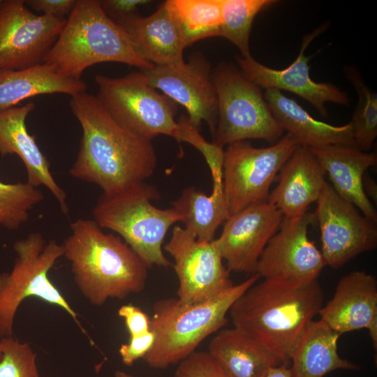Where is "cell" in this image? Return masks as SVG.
I'll return each mask as SVG.
<instances>
[{"label":"cell","instance_id":"obj_25","mask_svg":"<svg viewBox=\"0 0 377 377\" xmlns=\"http://www.w3.org/2000/svg\"><path fill=\"white\" fill-rule=\"evenodd\" d=\"M340 336L320 319L310 322L291 355L293 376L324 377L338 369H359V365L339 356L337 343Z\"/></svg>","mask_w":377,"mask_h":377},{"label":"cell","instance_id":"obj_35","mask_svg":"<svg viewBox=\"0 0 377 377\" xmlns=\"http://www.w3.org/2000/svg\"><path fill=\"white\" fill-rule=\"evenodd\" d=\"M155 335L150 330L148 333L129 339L126 343H123L119 348V353L124 364L132 366L137 360L144 358L151 349Z\"/></svg>","mask_w":377,"mask_h":377},{"label":"cell","instance_id":"obj_5","mask_svg":"<svg viewBox=\"0 0 377 377\" xmlns=\"http://www.w3.org/2000/svg\"><path fill=\"white\" fill-rule=\"evenodd\" d=\"M260 278L258 274H253L205 302L186 304L177 297L156 301L150 318L155 339L143 358L146 364L154 369H165L191 355L206 338L226 325L233 303Z\"/></svg>","mask_w":377,"mask_h":377},{"label":"cell","instance_id":"obj_19","mask_svg":"<svg viewBox=\"0 0 377 377\" xmlns=\"http://www.w3.org/2000/svg\"><path fill=\"white\" fill-rule=\"evenodd\" d=\"M34 102L0 111V155L16 154L24 163L27 182L44 186L57 201L61 211L68 213L66 193L54 179L50 163L27 128L26 119L34 109Z\"/></svg>","mask_w":377,"mask_h":377},{"label":"cell","instance_id":"obj_39","mask_svg":"<svg viewBox=\"0 0 377 377\" xmlns=\"http://www.w3.org/2000/svg\"><path fill=\"white\" fill-rule=\"evenodd\" d=\"M363 189L364 191L369 199L371 198L375 204L377 203V184L376 181L367 174L363 177Z\"/></svg>","mask_w":377,"mask_h":377},{"label":"cell","instance_id":"obj_23","mask_svg":"<svg viewBox=\"0 0 377 377\" xmlns=\"http://www.w3.org/2000/svg\"><path fill=\"white\" fill-rule=\"evenodd\" d=\"M264 97L277 122L299 146L309 149L329 145L355 147L349 122L334 126L318 121L297 102L276 89H265Z\"/></svg>","mask_w":377,"mask_h":377},{"label":"cell","instance_id":"obj_16","mask_svg":"<svg viewBox=\"0 0 377 377\" xmlns=\"http://www.w3.org/2000/svg\"><path fill=\"white\" fill-rule=\"evenodd\" d=\"M283 219L279 210L267 201L229 216L220 236L214 239L228 271L255 274L261 253Z\"/></svg>","mask_w":377,"mask_h":377},{"label":"cell","instance_id":"obj_29","mask_svg":"<svg viewBox=\"0 0 377 377\" xmlns=\"http://www.w3.org/2000/svg\"><path fill=\"white\" fill-rule=\"evenodd\" d=\"M276 2L273 0H221L222 24L219 36L234 44L242 57H252L249 38L253 20L258 13Z\"/></svg>","mask_w":377,"mask_h":377},{"label":"cell","instance_id":"obj_37","mask_svg":"<svg viewBox=\"0 0 377 377\" xmlns=\"http://www.w3.org/2000/svg\"><path fill=\"white\" fill-rule=\"evenodd\" d=\"M105 13L116 23L135 15L139 6L150 3L146 0H102L99 1Z\"/></svg>","mask_w":377,"mask_h":377},{"label":"cell","instance_id":"obj_33","mask_svg":"<svg viewBox=\"0 0 377 377\" xmlns=\"http://www.w3.org/2000/svg\"><path fill=\"white\" fill-rule=\"evenodd\" d=\"M177 124L179 135L177 141L191 145L202 154L210 169L212 180L222 179L223 148L207 141L199 129L189 122L187 116L182 115Z\"/></svg>","mask_w":377,"mask_h":377},{"label":"cell","instance_id":"obj_28","mask_svg":"<svg viewBox=\"0 0 377 377\" xmlns=\"http://www.w3.org/2000/svg\"><path fill=\"white\" fill-rule=\"evenodd\" d=\"M164 3L177 25L185 48L198 40L219 36L221 0H168Z\"/></svg>","mask_w":377,"mask_h":377},{"label":"cell","instance_id":"obj_27","mask_svg":"<svg viewBox=\"0 0 377 377\" xmlns=\"http://www.w3.org/2000/svg\"><path fill=\"white\" fill-rule=\"evenodd\" d=\"M172 204L183 217L184 228L200 241H212L218 228L229 216L222 179L213 180L209 195L189 186Z\"/></svg>","mask_w":377,"mask_h":377},{"label":"cell","instance_id":"obj_21","mask_svg":"<svg viewBox=\"0 0 377 377\" xmlns=\"http://www.w3.org/2000/svg\"><path fill=\"white\" fill-rule=\"evenodd\" d=\"M310 149L328 175L335 191L376 223V210L366 195L362 184L366 171L377 164L376 154L344 145H329Z\"/></svg>","mask_w":377,"mask_h":377},{"label":"cell","instance_id":"obj_20","mask_svg":"<svg viewBox=\"0 0 377 377\" xmlns=\"http://www.w3.org/2000/svg\"><path fill=\"white\" fill-rule=\"evenodd\" d=\"M325 175L311 149L299 146L281 168L278 184L267 201L283 218L300 216L317 202L326 183Z\"/></svg>","mask_w":377,"mask_h":377},{"label":"cell","instance_id":"obj_30","mask_svg":"<svg viewBox=\"0 0 377 377\" xmlns=\"http://www.w3.org/2000/svg\"><path fill=\"white\" fill-rule=\"evenodd\" d=\"M344 71L358 95L357 104L349 122L353 140L357 148L369 152L377 137V94L366 84L356 68L347 66Z\"/></svg>","mask_w":377,"mask_h":377},{"label":"cell","instance_id":"obj_43","mask_svg":"<svg viewBox=\"0 0 377 377\" xmlns=\"http://www.w3.org/2000/svg\"><path fill=\"white\" fill-rule=\"evenodd\" d=\"M1 225H2V220H1V217L0 216V226H1Z\"/></svg>","mask_w":377,"mask_h":377},{"label":"cell","instance_id":"obj_8","mask_svg":"<svg viewBox=\"0 0 377 377\" xmlns=\"http://www.w3.org/2000/svg\"><path fill=\"white\" fill-rule=\"evenodd\" d=\"M218 99V118L213 142L231 143L260 139L273 142L283 130L273 116L261 89L240 69L226 63L212 74Z\"/></svg>","mask_w":377,"mask_h":377},{"label":"cell","instance_id":"obj_3","mask_svg":"<svg viewBox=\"0 0 377 377\" xmlns=\"http://www.w3.org/2000/svg\"><path fill=\"white\" fill-rule=\"evenodd\" d=\"M61 244L82 295L100 306L109 299L124 300L142 292L148 267L119 236L105 233L94 219H78Z\"/></svg>","mask_w":377,"mask_h":377},{"label":"cell","instance_id":"obj_26","mask_svg":"<svg viewBox=\"0 0 377 377\" xmlns=\"http://www.w3.org/2000/svg\"><path fill=\"white\" fill-rule=\"evenodd\" d=\"M87 88L81 79L63 76L44 63L24 70H0V111L38 95L64 94L73 96L86 91Z\"/></svg>","mask_w":377,"mask_h":377},{"label":"cell","instance_id":"obj_7","mask_svg":"<svg viewBox=\"0 0 377 377\" xmlns=\"http://www.w3.org/2000/svg\"><path fill=\"white\" fill-rule=\"evenodd\" d=\"M13 247L16 255L13 267L0 274V339L13 337L16 314L28 297L61 309L87 334L77 312L49 277L51 269L63 257L61 244L32 232L15 241Z\"/></svg>","mask_w":377,"mask_h":377},{"label":"cell","instance_id":"obj_14","mask_svg":"<svg viewBox=\"0 0 377 377\" xmlns=\"http://www.w3.org/2000/svg\"><path fill=\"white\" fill-rule=\"evenodd\" d=\"M315 214L283 218L259 258L256 272L263 279L306 285L316 280L326 264L308 236Z\"/></svg>","mask_w":377,"mask_h":377},{"label":"cell","instance_id":"obj_17","mask_svg":"<svg viewBox=\"0 0 377 377\" xmlns=\"http://www.w3.org/2000/svg\"><path fill=\"white\" fill-rule=\"evenodd\" d=\"M327 27L323 24L313 32L304 36L297 57L287 68L281 70L267 67L251 57L237 59L239 69L260 89L286 90L300 96L315 108L323 117L328 112L325 107L327 102L349 105L348 94L333 84L316 82L309 75L310 57L304 55V51L310 43Z\"/></svg>","mask_w":377,"mask_h":377},{"label":"cell","instance_id":"obj_12","mask_svg":"<svg viewBox=\"0 0 377 377\" xmlns=\"http://www.w3.org/2000/svg\"><path fill=\"white\" fill-rule=\"evenodd\" d=\"M66 19L37 15L24 0H0V70L43 64Z\"/></svg>","mask_w":377,"mask_h":377},{"label":"cell","instance_id":"obj_34","mask_svg":"<svg viewBox=\"0 0 377 377\" xmlns=\"http://www.w3.org/2000/svg\"><path fill=\"white\" fill-rule=\"evenodd\" d=\"M174 377H228L207 351H195L177 364Z\"/></svg>","mask_w":377,"mask_h":377},{"label":"cell","instance_id":"obj_41","mask_svg":"<svg viewBox=\"0 0 377 377\" xmlns=\"http://www.w3.org/2000/svg\"><path fill=\"white\" fill-rule=\"evenodd\" d=\"M114 377H135L124 371L117 370L114 372Z\"/></svg>","mask_w":377,"mask_h":377},{"label":"cell","instance_id":"obj_42","mask_svg":"<svg viewBox=\"0 0 377 377\" xmlns=\"http://www.w3.org/2000/svg\"><path fill=\"white\" fill-rule=\"evenodd\" d=\"M1 342H0V358H1Z\"/></svg>","mask_w":377,"mask_h":377},{"label":"cell","instance_id":"obj_31","mask_svg":"<svg viewBox=\"0 0 377 377\" xmlns=\"http://www.w3.org/2000/svg\"><path fill=\"white\" fill-rule=\"evenodd\" d=\"M43 193L27 182L5 183L0 180V216L2 226L17 230L29 219V212L43 200Z\"/></svg>","mask_w":377,"mask_h":377},{"label":"cell","instance_id":"obj_2","mask_svg":"<svg viewBox=\"0 0 377 377\" xmlns=\"http://www.w3.org/2000/svg\"><path fill=\"white\" fill-rule=\"evenodd\" d=\"M323 303L318 280L297 285L263 279L243 293L228 313L233 327L288 364L297 341Z\"/></svg>","mask_w":377,"mask_h":377},{"label":"cell","instance_id":"obj_9","mask_svg":"<svg viewBox=\"0 0 377 377\" xmlns=\"http://www.w3.org/2000/svg\"><path fill=\"white\" fill-rule=\"evenodd\" d=\"M95 82L97 98L120 126L151 140L158 135L177 140V103L151 87L142 71L116 78L98 74Z\"/></svg>","mask_w":377,"mask_h":377},{"label":"cell","instance_id":"obj_22","mask_svg":"<svg viewBox=\"0 0 377 377\" xmlns=\"http://www.w3.org/2000/svg\"><path fill=\"white\" fill-rule=\"evenodd\" d=\"M117 24L138 54L153 65L168 66L184 61L185 47L180 32L165 3L149 16L135 14Z\"/></svg>","mask_w":377,"mask_h":377},{"label":"cell","instance_id":"obj_24","mask_svg":"<svg viewBox=\"0 0 377 377\" xmlns=\"http://www.w3.org/2000/svg\"><path fill=\"white\" fill-rule=\"evenodd\" d=\"M207 353L228 377H263L281 362L244 332L222 328L212 337Z\"/></svg>","mask_w":377,"mask_h":377},{"label":"cell","instance_id":"obj_11","mask_svg":"<svg viewBox=\"0 0 377 377\" xmlns=\"http://www.w3.org/2000/svg\"><path fill=\"white\" fill-rule=\"evenodd\" d=\"M164 249L174 260L172 266L179 281L177 298L181 302L207 301L234 285L214 239L198 240L184 227L176 226Z\"/></svg>","mask_w":377,"mask_h":377},{"label":"cell","instance_id":"obj_13","mask_svg":"<svg viewBox=\"0 0 377 377\" xmlns=\"http://www.w3.org/2000/svg\"><path fill=\"white\" fill-rule=\"evenodd\" d=\"M326 265L337 269L377 246L376 223L340 196L326 182L315 213Z\"/></svg>","mask_w":377,"mask_h":377},{"label":"cell","instance_id":"obj_6","mask_svg":"<svg viewBox=\"0 0 377 377\" xmlns=\"http://www.w3.org/2000/svg\"><path fill=\"white\" fill-rule=\"evenodd\" d=\"M160 198L155 186L142 182L117 193H102L92 210L96 223L118 234L148 268L172 266L162 246L172 226L183 221L173 207L152 204Z\"/></svg>","mask_w":377,"mask_h":377},{"label":"cell","instance_id":"obj_40","mask_svg":"<svg viewBox=\"0 0 377 377\" xmlns=\"http://www.w3.org/2000/svg\"><path fill=\"white\" fill-rule=\"evenodd\" d=\"M263 377H294L288 364H280L271 367Z\"/></svg>","mask_w":377,"mask_h":377},{"label":"cell","instance_id":"obj_1","mask_svg":"<svg viewBox=\"0 0 377 377\" xmlns=\"http://www.w3.org/2000/svg\"><path fill=\"white\" fill-rule=\"evenodd\" d=\"M70 108L82 135L70 175L98 186L105 194L145 182L154 172L157 156L151 140L116 122L96 96L87 91L71 96Z\"/></svg>","mask_w":377,"mask_h":377},{"label":"cell","instance_id":"obj_10","mask_svg":"<svg viewBox=\"0 0 377 377\" xmlns=\"http://www.w3.org/2000/svg\"><path fill=\"white\" fill-rule=\"evenodd\" d=\"M298 147L288 133L267 147H255L247 140L227 145L222 184L229 216L251 205L266 202L276 175Z\"/></svg>","mask_w":377,"mask_h":377},{"label":"cell","instance_id":"obj_32","mask_svg":"<svg viewBox=\"0 0 377 377\" xmlns=\"http://www.w3.org/2000/svg\"><path fill=\"white\" fill-rule=\"evenodd\" d=\"M0 377H40L32 347L14 337L0 339Z\"/></svg>","mask_w":377,"mask_h":377},{"label":"cell","instance_id":"obj_15","mask_svg":"<svg viewBox=\"0 0 377 377\" xmlns=\"http://www.w3.org/2000/svg\"><path fill=\"white\" fill-rule=\"evenodd\" d=\"M149 84L161 90L187 111L189 122L200 129L205 121L213 136L218 118V99L210 65L200 54L189 61L154 66L142 71Z\"/></svg>","mask_w":377,"mask_h":377},{"label":"cell","instance_id":"obj_18","mask_svg":"<svg viewBox=\"0 0 377 377\" xmlns=\"http://www.w3.org/2000/svg\"><path fill=\"white\" fill-rule=\"evenodd\" d=\"M318 314L341 335L367 329L374 348H377V281L364 271H353L338 282L332 298Z\"/></svg>","mask_w":377,"mask_h":377},{"label":"cell","instance_id":"obj_36","mask_svg":"<svg viewBox=\"0 0 377 377\" xmlns=\"http://www.w3.org/2000/svg\"><path fill=\"white\" fill-rule=\"evenodd\" d=\"M117 313L124 319L130 338L144 335L151 330L150 318L140 307L131 304H124Z\"/></svg>","mask_w":377,"mask_h":377},{"label":"cell","instance_id":"obj_38","mask_svg":"<svg viewBox=\"0 0 377 377\" xmlns=\"http://www.w3.org/2000/svg\"><path fill=\"white\" fill-rule=\"evenodd\" d=\"M77 0H29L26 4L45 15L64 18L68 16Z\"/></svg>","mask_w":377,"mask_h":377},{"label":"cell","instance_id":"obj_4","mask_svg":"<svg viewBox=\"0 0 377 377\" xmlns=\"http://www.w3.org/2000/svg\"><path fill=\"white\" fill-rule=\"evenodd\" d=\"M110 61L142 71L154 66L138 54L124 30L103 10L99 0H77L43 63L63 76L80 80L89 66Z\"/></svg>","mask_w":377,"mask_h":377}]
</instances>
